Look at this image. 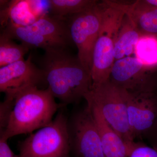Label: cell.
Masks as SVG:
<instances>
[{
    "label": "cell",
    "mask_w": 157,
    "mask_h": 157,
    "mask_svg": "<svg viewBox=\"0 0 157 157\" xmlns=\"http://www.w3.org/2000/svg\"><path fill=\"white\" fill-rule=\"evenodd\" d=\"M41 69L48 88L61 104L66 107L79 102L92 86L90 73L67 48L45 51Z\"/></svg>",
    "instance_id": "6da1fadb"
},
{
    "label": "cell",
    "mask_w": 157,
    "mask_h": 157,
    "mask_svg": "<svg viewBox=\"0 0 157 157\" xmlns=\"http://www.w3.org/2000/svg\"><path fill=\"white\" fill-rule=\"evenodd\" d=\"M8 125L0 137L9 138L22 134H30L46 126L53 121L58 111L64 107L56 101L50 90L35 86L17 94Z\"/></svg>",
    "instance_id": "7a4b0ae2"
},
{
    "label": "cell",
    "mask_w": 157,
    "mask_h": 157,
    "mask_svg": "<svg viewBox=\"0 0 157 157\" xmlns=\"http://www.w3.org/2000/svg\"><path fill=\"white\" fill-rule=\"evenodd\" d=\"M61 109L49 124L20 141L18 150L20 157H70L69 118Z\"/></svg>",
    "instance_id": "3957f363"
},
{
    "label": "cell",
    "mask_w": 157,
    "mask_h": 157,
    "mask_svg": "<svg viewBox=\"0 0 157 157\" xmlns=\"http://www.w3.org/2000/svg\"><path fill=\"white\" fill-rule=\"evenodd\" d=\"M87 104L96 107L109 126L124 141L132 140L129 125L126 91L109 79L101 84L92 85L85 96Z\"/></svg>",
    "instance_id": "277c9868"
},
{
    "label": "cell",
    "mask_w": 157,
    "mask_h": 157,
    "mask_svg": "<svg viewBox=\"0 0 157 157\" xmlns=\"http://www.w3.org/2000/svg\"><path fill=\"white\" fill-rule=\"evenodd\" d=\"M103 20L100 34L94 48L91 76L92 85L101 84L109 79L113 64L114 47L124 13L102 1Z\"/></svg>",
    "instance_id": "5b68a950"
},
{
    "label": "cell",
    "mask_w": 157,
    "mask_h": 157,
    "mask_svg": "<svg viewBox=\"0 0 157 157\" xmlns=\"http://www.w3.org/2000/svg\"><path fill=\"white\" fill-rule=\"evenodd\" d=\"M103 9L102 2H98L86 11L69 16L67 24L72 42L78 50L77 57L90 74L93 52L101 31Z\"/></svg>",
    "instance_id": "8992f818"
},
{
    "label": "cell",
    "mask_w": 157,
    "mask_h": 157,
    "mask_svg": "<svg viewBox=\"0 0 157 157\" xmlns=\"http://www.w3.org/2000/svg\"><path fill=\"white\" fill-rule=\"evenodd\" d=\"M71 153L74 157H105L100 133L89 105L68 119Z\"/></svg>",
    "instance_id": "52a82bcc"
},
{
    "label": "cell",
    "mask_w": 157,
    "mask_h": 157,
    "mask_svg": "<svg viewBox=\"0 0 157 157\" xmlns=\"http://www.w3.org/2000/svg\"><path fill=\"white\" fill-rule=\"evenodd\" d=\"M136 57L115 61L109 79L129 92L157 91V77Z\"/></svg>",
    "instance_id": "ba28073f"
},
{
    "label": "cell",
    "mask_w": 157,
    "mask_h": 157,
    "mask_svg": "<svg viewBox=\"0 0 157 157\" xmlns=\"http://www.w3.org/2000/svg\"><path fill=\"white\" fill-rule=\"evenodd\" d=\"M126 91L131 136L135 141L144 138L157 120V91Z\"/></svg>",
    "instance_id": "9c48e42d"
},
{
    "label": "cell",
    "mask_w": 157,
    "mask_h": 157,
    "mask_svg": "<svg viewBox=\"0 0 157 157\" xmlns=\"http://www.w3.org/2000/svg\"><path fill=\"white\" fill-rule=\"evenodd\" d=\"M32 59L30 55L27 60L0 67V91L6 98L13 99L21 92L45 82L43 70L34 64Z\"/></svg>",
    "instance_id": "30bf717a"
},
{
    "label": "cell",
    "mask_w": 157,
    "mask_h": 157,
    "mask_svg": "<svg viewBox=\"0 0 157 157\" xmlns=\"http://www.w3.org/2000/svg\"><path fill=\"white\" fill-rule=\"evenodd\" d=\"M110 6L123 11L141 35L157 36V6L146 0L124 3L106 0Z\"/></svg>",
    "instance_id": "8fae6325"
},
{
    "label": "cell",
    "mask_w": 157,
    "mask_h": 157,
    "mask_svg": "<svg viewBox=\"0 0 157 157\" xmlns=\"http://www.w3.org/2000/svg\"><path fill=\"white\" fill-rule=\"evenodd\" d=\"M62 17L42 15L30 25L26 26L41 34L62 48L73 43L67 23Z\"/></svg>",
    "instance_id": "7c38bea8"
},
{
    "label": "cell",
    "mask_w": 157,
    "mask_h": 157,
    "mask_svg": "<svg viewBox=\"0 0 157 157\" xmlns=\"http://www.w3.org/2000/svg\"><path fill=\"white\" fill-rule=\"evenodd\" d=\"M88 105L92 109L101 136L104 157H128L126 146L123 139L109 126L96 107Z\"/></svg>",
    "instance_id": "4fadbf2b"
},
{
    "label": "cell",
    "mask_w": 157,
    "mask_h": 157,
    "mask_svg": "<svg viewBox=\"0 0 157 157\" xmlns=\"http://www.w3.org/2000/svg\"><path fill=\"white\" fill-rule=\"evenodd\" d=\"M141 36L132 21L125 15L115 42V61L131 56V54L135 52V46Z\"/></svg>",
    "instance_id": "5bb4252c"
},
{
    "label": "cell",
    "mask_w": 157,
    "mask_h": 157,
    "mask_svg": "<svg viewBox=\"0 0 157 157\" xmlns=\"http://www.w3.org/2000/svg\"><path fill=\"white\" fill-rule=\"evenodd\" d=\"M3 32L12 39L19 40L29 48H40L45 51L52 48H62L28 26L17 25L9 22Z\"/></svg>",
    "instance_id": "9a60e30c"
},
{
    "label": "cell",
    "mask_w": 157,
    "mask_h": 157,
    "mask_svg": "<svg viewBox=\"0 0 157 157\" xmlns=\"http://www.w3.org/2000/svg\"><path fill=\"white\" fill-rule=\"evenodd\" d=\"M4 32L0 35V67L24 59L30 48L21 43L17 44Z\"/></svg>",
    "instance_id": "2e32d148"
},
{
    "label": "cell",
    "mask_w": 157,
    "mask_h": 157,
    "mask_svg": "<svg viewBox=\"0 0 157 157\" xmlns=\"http://www.w3.org/2000/svg\"><path fill=\"white\" fill-rule=\"evenodd\" d=\"M96 0H50L48 1L52 13L63 18L81 13L98 3Z\"/></svg>",
    "instance_id": "e0dca14e"
},
{
    "label": "cell",
    "mask_w": 157,
    "mask_h": 157,
    "mask_svg": "<svg viewBox=\"0 0 157 157\" xmlns=\"http://www.w3.org/2000/svg\"><path fill=\"white\" fill-rule=\"evenodd\" d=\"M134 53L144 65L154 71L157 67V36L142 35L136 44Z\"/></svg>",
    "instance_id": "ac0fdd59"
},
{
    "label": "cell",
    "mask_w": 157,
    "mask_h": 157,
    "mask_svg": "<svg viewBox=\"0 0 157 157\" xmlns=\"http://www.w3.org/2000/svg\"><path fill=\"white\" fill-rule=\"evenodd\" d=\"M125 143L128 157H157V151L151 146L135 141Z\"/></svg>",
    "instance_id": "d6986e66"
},
{
    "label": "cell",
    "mask_w": 157,
    "mask_h": 157,
    "mask_svg": "<svg viewBox=\"0 0 157 157\" xmlns=\"http://www.w3.org/2000/svg\"><path fill=\"white\" fill-rule=\"evenodd\" d=\"M14 104V99L5 98L0 104V134L3 133L8 125Z\"/></svg>",
    "instance_id": "ffe728a7"
},
{
    "label": "cell",
    "mask_w": 157,
    "mask_h": 157,
    "mask_svg": "<svg viewBox=\"0 0 157 157\" xmlns=\"http://www.w3.org/2000/svg\"><path fill=\"white\" fill-rule=\"evenodd\" d=\"M8 140L5 137H0V157H20L11 150Z\"/></svg>",
    "instance_id": "44dd1931"
},
{
    "label": "cell",
    "mask_w": 157,
    "mask_h": 157,
    "mask_svg": "<svg viewBox=\"0 0 157 157\" xmlns=\"http://www.w3.org/2000/svg\"><path fill=\"white\" fill-rule=\"evenodd\" d=\"M144 138L148 141L151 146L157 151V120Z\"/></svg>",
    "instance_id": "7402d4cb"
},
{
    "label": "cell",
    "mask_w": 157,
    "mask_h": 157,
    "mask_svg": "<svg viewBox=\"0 0 157 157\" xmlns=\"http://www.w3.org/2000/svg\"><path fill=\"white\" fill-rule=\"evenodd\" d=\"M146 1L153 6H157V0H146Z\"/></svg>",
    "instance_id": "603a6c76"
}]
</instances>
